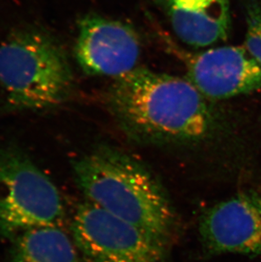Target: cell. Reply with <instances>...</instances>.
<instances>
[{
    "label": "cell",
    "mask_w": 261,
    "mask_h": 262,
    "mask_svg": "<svg viewBox=\"0 0 261 262\" xmlns=\"http://www.w3.org/2000/svg\"><path fill=\"white\" fill-rule=\"evenodd\" d=\"M104 96L114 121L139 143L199 144L220 132L222 121L213 101L187 77L138 67L114 79Z\"/></svg>",
    "instance_id": "6da1fadb"
},
{
    "label": "cell",
    "mask_w": 261,
    "mask_h": 262,
    "mask_svg": "<svg viewBox=\"0 0 261 262\" xmlns=\"http://www.w3.org/2000/svg\"><path fill=\"white\" fill-rule=\"evenodd\" d=\"M73 173L86 201L169 244L175 210L143 164L118 148L100 145L74 161Z\"/></svg>",
    "instance_id": "7a4b0ae2"
},
{
    "label": "cell",
    "mask_w": 261,
    "mask_h": 262,
    "mask_svg": "<svg viewBox=\"0 0 261 262\" xmlns=\"http://www.w3.org/2000/svg\"><path fill=\"white\" fill-rule=\"evenodd\" d=\"M74 81L66 50L47 31L20 28L0 43V88L9 111L60 106L72 98Z\"/></svg>",
    "instance_id": "3957f363"
},
{
    "label": "cell",
    "mask_w": 261,
    "mask_h": 262,
    "mask_svg": "<svg viewBox=\"0 0 261 262\" xmlns=\"http://www.w3.org/2000/svg\"><path fill=\"white\" fill-rule=\"evenodd\" d=\"M66 209L56 186L23 151L0 148V235L61 228Z\"/></svg>",
    "instance_id": "277c9868"
},
{
    "label": "cell",
    "mask_w": 261,
    "mask_h": 262,
    "mask_svg": "<svg viewBox=\"0 0 261 262\" xmlns=\"http://www.w3.org/2000/svg\"><path fill=\"white\" fill-rule=\"evenodd\" d=\"M72 240L86 262H166L167 245L89 201L71 224Z\"/></svg>",
    "instance_id": "5b68a950"
},
{
    "label": "cell",
    "mask_w": 261,
    "mask_h": 262,
    "mask_svg": "<svg viewBox=\"0 0 261 262\" xmlns=\"http://www.w3.org/2000/svg\"><path fill=\"white\" fill-rule=\"evenodd\" d=\"M77 29L74 55L84 73L114 80L138 68L140 39L128 24L89 14L79 20Z\"/></svg>",
    "instance_id": "8992f818"
},
{
    "label": "cell",
    "mask_w": 261,
    "mask_h": 262,
    "mask_svg": "<svg viewBox=\"0 0 261 262\" xmlns=\"http://www.w3.org/2000/svg\"><path fill=\"white\" fill-rule=\"evenodd\" d=\"M200 238L211 255H261V193L243 191L205 210Z\"/></svg>",
    "instance_id": "52a82bcc"
},
{
    "label": "cell",
    "mask_w": 261,
    "mask_h": 262,
    "mask_svg": "<svg viewBox=\"0 0 261 262\" xmlns=\"http://www.w3.org/2000/svg\"><path fill=\"white\" fill-rule=\"evenodd\" d=\"M182 59L187 80L212 101L261 89V64L244 46L211 48Z\"/></svg>",
    "instance_id": "ba28073f"
},
{
    "label": "cell",
    "mask_w": 261,
    "mask_h": 262,
    "mask_svg": "<svg viewBox=\"0 0 261 262\" xmlns=\"http://www.w3.org/2000/svg\"><path fill=\"white\" fill-rule=\"evenodd\" d=\"M176 36L193 48L210 47L227 39L230 0H157Z\"/></svg>",
    "instance_id": "9c48e42d"
},
{
    "label": "cell",
    "mask_w": 261,
    "mask_h": 262,
    "mask_svg": "<svg viewBox=\"0 0 261 262\" xmlns=\"http://www.w3.org/2000/svg\"><path fill=\"white\" fill-rule=\"evenodd\" d=\"M12 239L13 262H81L73 240L61 228H35Z\"/></svg>",
    "instance_id": "30bf717a"
},
{
    "label": "cell",
    "mask_w": 261,
    "mask_h": 262,
    "mask_svg": "<svg viewBox=\"0 0 261 262\" xmlns=\"http://www.w3.org/2000/svg\"><path fill=\"white\" fill-rule=\"evenodd\" d=\"M246 35L244 47L261 64V3L258 0H246Z\"/></svg>",
    "instance_id": "8fae6325"
}]
</instances>
